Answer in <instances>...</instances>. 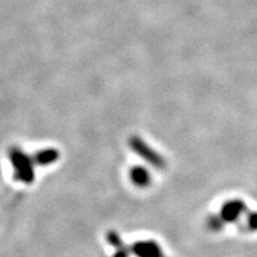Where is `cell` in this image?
<instances>
[{"instance_id":"cell-1","label":"cell","mask_w":257,"mask_h":257,"mask_svg":"<svg viewBox=\"0 0 257 257\" xmlns=\"http://www.w3.org/2000/svg\"><path fill=\"white\" fill-rule=\"evenodd\" d=\"M131 179L138 185H146V182L148 181L146 170L141 168L134 169L133 172H131Z\"/></svg>"}]
</instances>
